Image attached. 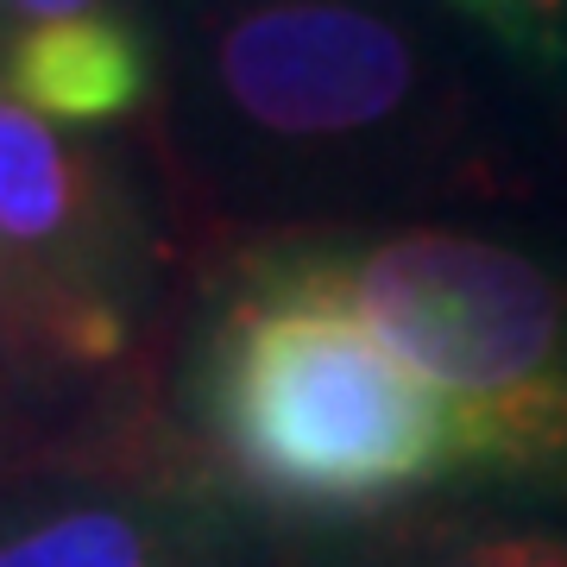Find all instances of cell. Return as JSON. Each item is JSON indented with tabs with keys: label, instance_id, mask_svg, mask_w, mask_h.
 Listing matches in <instances>:
<instances>
[{
	"label": "cell",
	"instance_id": "6da1fadb",
	"mask_svg": "<svg viewBox=\"0 0 567 567\" xmlns=\"http://www.w3.org/2000/svg\"><path fill=\"white\" fill-rule=\"evenodd\" d=\"M196 423L227 486L290 517H372L466 466L442 398L353 309L259 259L208 328Z\"/></svg>",
	"mask_w": 567,
	"mask_h": 567
},
{
	"label": "cell",
	"instance_id": "7a4b0ae2",
	"mask_svg": "<svg viewBox=\"0 0 567 567\" xmlns=\"http://www.w3.org/2000/svg\"><path fill=\"white\" fill-rule=\"evenodd\" d=\"M259 265L353 309L447 404L473 473L567 486V284L505 240L398 227Z\"/></svg>",
	"mask_w": 567,
	"mask_h": 567
},
{
	"label": "cell",
	"instance_id": "3957f363",
	"mask_svg": "<svg viewBox=\"0 0 567 567\" xmlns=\"http://www.w3.org/2000/svg\"><path fill=\"white\" fill-rule=\"evenodd\" d=\"M215 95L284 152H347L423 102V51L365 0H252L215 25Z\"/></svg>",
	"mask_w": 567,
	"mask_h": 567
},
{
	"label": "cell",
	"instance_id": "277c9868",
	"mask_svg": "<svg viewBox=\"0 0 567 567\" xmlns=\"http://www.w3.org/2000/svg\"><path fill=\"white\" fill-rule=\"evenodd\" d=\"M0 567H252V536L208 473L76 447L0 473Z\"/></svg>",
	"mask_w": 567,
	"mask_h": 567
},
{
	"label": "cell",
	"instance_id": "5b68a950",
	"mask_svg": "<svg viewBox=\"0 0 567 567\" xmlns=\"http://www.w3.org/2000/svg\"><path fill=\"white\" fill-rule=\"evenodd\" d=\"M0 240L58 297L107 365L133 347L140 221L121 183L63 126L0 89Z\"/></svg>",
	"mask_w": 567,
	"mask_h": 567
},
{
	"label": "cell",
	"instance_id": "8992f818",
	"mask_svg": "<svg viewBox=\"0 0 567 567\" xmlns=\"http://www.w3.org/2000/svg\"><path fill=\"white\" fill-rule=\"evenodd\" d=\"M0 89L51 126L126 121L152 89V51L121 13H63L25 25L0 58Z\"/></svg>",
	"mask_w": 567,
	"mask_h": 567
},
{
	"label": "cell",
	"instance_id": "52a82bcc",
	"mask_svg": "<svg viewBox=\"0 0 567 567\" xmlns=\"http://www.w3.org/2000/svg\"><path fill=\"white\" fill-rule=\"evenodd\" d=\"M102 372L107 360L76 328V316L25 271L13 246L0 240V385L51 429L63 398L76 385H95Z\"/></svg>",
	"mask_w": 567,
	"mask_h": 567
},
{
	"label": "cell",
	"instance_id": "ba28073f",
	"mask_svg": "<svg viewBox=\"0 0 567 567\" xmlns=\"http://www.w3.org/2000/svg\"><path fill=\"white\" fill-rule=\"evenodd\" d=\"M341 567H567V529L505 524H410L365 548H341Z\"/></svg>",
	"mask_w": 567,
	"mask_h": 567
},
{
	"label": "cell",
	"instance_id": "9c48e42d",
	"mask_svg": "<svg viewBox=\"0 0 567 567\" xmlns=\"http://www.w3.org/2000/svg\"><path fill=\"white\" fill-rule=\"evenodd\" d=\"M447 7L466 13L473 25H486L517 58L567 70V0H447Z\"/></svg>",
	"mask_w": 567,
	"mask_h": 567
},
{
	"label": "cell",
	"instance_id": "30bf717a",
	"mask_svg": "<svg viewBox=\"0 0 567 567\" xmlns=\"http://www.w3.org/2000/svg\"><path fill=\"white\" fill-rule=\"evenodd\" d=\"M51 442V429L32 416V410L13 398V391L0 385V473H13V466H32Z\"/></svg>",
	"mask_w": 567,
	"mask_h": 567
},
{
	"label": "cell",
	"instance_id": "8fae6325",
	"mask_svg": "<svg viewBox=\"0 0 567 567\" xmlns=\"http://www.w3.org/2000/svg\"><path fill=\"white\" fill-rule=\"evenodd\" d=\"M95 0H7V13H20L25 25H39V20H63V13H89Z\"/></svg>",
	"mask_w": 567,
	"mask_h": 567
}]
</instances>
